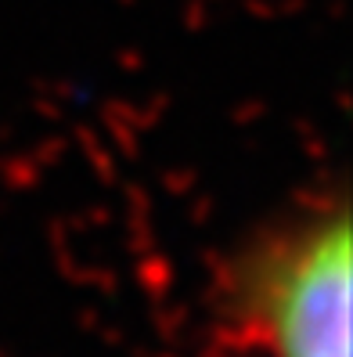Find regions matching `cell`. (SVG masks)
Returning a JSON list of instances; mask_svg holds the SVG:
<instances>
[{"mask_svg": "<svg viewBox=\"0 0 353 357\" xmlns=\"http://www.w3.org/2000/svg\"><path fill=\"white\" fill-rule=\"evenodd\" d=\"M242 343L267 357H350V213L317 199L245 249L227 282Z\"/></svg>", "mask_w": 353, "mask_h": 357, "instance_id": "6da1fadb", "label": "cell"}]
</instances>
